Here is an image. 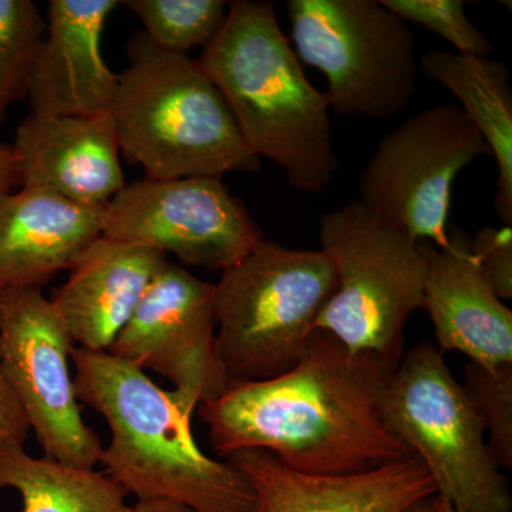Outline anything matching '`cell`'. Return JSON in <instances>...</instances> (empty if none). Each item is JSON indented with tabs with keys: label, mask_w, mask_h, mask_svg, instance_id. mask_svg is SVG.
Here are the masks:
<instances>
[{
	"label": "cell",
	"mask_w": 512,
	"mask_h": 512,
	"mask_svg": "<svg viewBox=\"0 0 512 512\" xmlns=\"http://www.w3.org/2000/svg\"><path fill=\"white\" fill-rule=\"evenodd\" d=\"M168 261L154 249L106 237L90 245L50 299L77 348L109 352Z\"/></svg>",
	"instance_id": "obj_17"
},
{
	"label": "cell",
	"mask_w": 512,
	"mask_h": 512,
	"mask_svg": "<svg viewBox=\"0 0 512 512\" xmlns=\"http://www.w3.org/2000/svg\"><path fill=\"white\" fill-rule=\"evenodd\" d=\"M12 148L20 187L99 207L126 187L110 111L94 116L30 113L20 123Z\"/></svg>",
	"instance_id": "obj_15"
},
{
	"label": "cell",
	"mask_w": 512,
	"mask_h": 512,
	"mask_svg": "<svg viewBox=\"0 0 512 512\" xmlns=\"http://www.w3.org/2000/svg\"><path fill=\"white\" fill-rule=\"evenodd\" d=\"M130 512H197L187 505L170 500H137Z\"/></svg>",
	"instance_id": "obj_28"
},
{
	"label": "cell",
	"mask_w": 512,
	"mask_h": 512,
	"mask_svg": "<svg viewBox=\"0 0 512 512\" xmlns=\"http://www.w3.org/2000/svg\"><path fill=\"white\" fill-rule=\"evenodd\" d=\"M104 210L20 187L0 197V289L40 288L103 237Z\"/></svg>",
	"instance_id": "obj_18"
},
{
	"label": "cell",
	"mask_w": 512,
	"mask_h": 512,
	"mask_svg": "<svg viewBox=\"0 0 512 512\" xmlns=\"http://www.w3.org/2000/svg\"><path fill=\"white\" fill-rule=\"evenodd\" d=\"M30 427L25 413L20 409L0 370V446L5 443H19L25 446Z\"/></svg>",
	"instance_id": "obj_26"
},
{
	"label": "cell",
	"mask_w": 512,
	"mask_h": 512,
	"mask_svg": "<svg viewBox=\"0 0 512 512\" xmlns=\"http://www.w3.org/2000/svg\"><path fill=\"white\" fill-rule=\"evenodd\" d=\"M383 416L429 471L437 497L458 512H512L510 484L481 421L433 343L421 342L402 357L384 393Z\"/></svg>",
	"instance_id": "obj_7"
},
{
	"label": "cell",
	"mask_w": 512,
	"mask_h": 512,
	"mask_svg": "<svg viewBox=\"0 0 512 512\" xmlns=\"http://www.w3.org/2000/svg\"><path fill=\"white\" fill-rule=\"evenodd\" d=\"M256 512V511H255Z\"/></svg>",
	"instance_id": "obj_31"
},
{
	"label": "cell",
	"mask_w": 512,
	"mask_h": 512,
	"mask_svg": "<svg viewBox=\"0 0 512 512\" xmlns=\"http://www.w3.org/2000/svg\"><path fill=\"white\" fill-rule=\"evenodd\" d=\"M103 237L221 272L265 239L221 178L204 177L126 185L106 205Z\"/></svg>",
	"instance_id": "obj_11"
},
{
	"label": "cell",
	"mask_w": 512,
	"mask_h": 512,
	"mask_svg": "<svg viewBox=\"0 0 512 512\" xmlns=\"http://www.w3.org/2000/svg\"><path fill=\"white\" fill-rule=\"evenodd\" d=\"M198 63L256 157L284 168L295 190L328 187L339 168L328 96L303 72L272 2L228 3L224 26Z\"/></svg>",
	"instance_id": "obj_2"
},
{
	"label": "cell",
	"mask_w": 512,
	"mask_h": 512,
	"mask_svg": "<svg viewBox=\"0 0 512 512\" xmlns=\"http://www.w3.org/2000/svg\"><path fill=\"white\" fill-rule=\"evenodd\" d=\"M419 69L457 97L484 137L498 168L495 212L504 225H512V87L507 66L490 57L431 50L420 56Z\"/></svg>",
	"instance_id": "obj_19"
},
{
	"label": "cell",
	"mask_w": 512,
	"mask_h": 512,
	"mask_svg": "<svg viewBox=\"0 0 512 512\" xmlns=\"http://www.w3.org/2000/svg\"><path fill=\"white\" fill-rule=\"evenodd\" d=\"M20 187L19 161L12 144H0V197Z\"/></svg>",
	"instance_id": "obj_27"
},
{
	"label": "cell",
	"mask_w": 512,
	"mask_h": 512,
	"mask_svg": "<svg viewBox=\"0 0 512 512\" xmlns=\"http://www.w3.org/2000/svg\"><path fill=\"white\" fill-rule=\"evenodd\" d=\"M109 353L170 380L171 397L190 416L232 386L215 345L214 284L171 261L148 285Z\"/></svg>",
	"instance_id": "obj_12"
},
{
	"label": "cell",
	"mask_w": 512,
	"mask_h": 512,
	"mask_svg": "<svg viewBox=\"0 0 512 512\" xmlns=\"http://www.w3.org/2000/svg\"><path fill=\"white\" fill-rule=\"evenodd\" d=\"M426 261L423 306L441 352L454 350L495 370L512 365V311L498 298L471 252V237L448 225L447 242L419 241Z\"/></svg>",
	"instance_id": "obj_13"
},
{
	"label": "cell",
	"mask_w": 512,
	"mask_h": 512,
	"mask_svg": "<svg viewBox=\"0 0 512 512\" xmlns=\"http://www.w3.org/2000/svg\"><path fill=\"white\" fill-rule=\"evenodd\" d=\"M46 22L32 0H0V127L10 104L28 97Z\"/></svg>",
	"instance_id": "obj_22"
},
{
	"label": "cell",
	"mask_w": 512,
	"mask_h": 512,
	"mask_svg": "<svg viewBox=\"0 0 512 512\" xmlns=\"http://www.w3.org/2000/svg\"><path fill=\"white\" fill-rule=\"evenodd\" d=\"M73 348L42 289H0V370L43 456L96 468L104 447L83 420L69 366Z\"/></svg>",
	"instance_id": "obj_10"
},
{
	"label": "cell",
	"mask_w": 512,
	"mask_h": 512,
	"mask_svg": "<svg viewBox=\"0 0 512 512\" xmlns=\"http://www.w3.org/2000/svg\"><path fill=\"white\" fill-rule=\"evenodd\" d=\"M77 400L103 416L109 446L104 473L137 500H170L197 512H255L251 485L208 457L192 436L190 414L146 372L109 352L74 346Z\"/></svg>",
	"instance_id": "obj_3"
},
{
	"label": "cell",
	"mask_w": 512,
	"mask_h": 512,
	"mask_svg": "<svg viewBox=\"0 0 512 512\" xmlns=\"http://www.w3.org/2000/svg\"><path fill=\"white\" fill-rule=\"evenodd\" d=\"M464 390L481 426L495 464L512 468V365L488 370L474 362L464 367Z\"/></svg>",
	"instance_id": "obj_23"
},
{
	"label": "cell",
	"mask_w": 512,
	"mask_h": 512,
	"mask_svg": "<svg viewBox=\"0 0 512 512\" xmlns=\"http://www.w3.org/2000/svg\"><path fill=\"white\" fill-rule=\"evenodd\" d=\"M406 512H440L439 505H437L436 497L427 498V500L420 501Z\"/></svg>",
	"instance_id": "obj_29"
},
{
	"label": "cell",
	"mask_w": 512,
	"mask_h": 512,
	"mask_svg": "<svg viewBox=\"0 0 512 512\" xmlns=\"http://www.w3.org/2000/svg\"><path fill=\"white\" fill-rule=\"evenodd\" d=\"M471 252L500 299L512 298V225L483 227L471 238Z\"/></svg>",
	"instance_id": "obj_25"
},
{
	"label": "cell",
	"mask_w": 512,
	"mask_h": 512,
	"mask_svg": "<svg viewBox=\"0 0 512 512\" xmlns=\"http://www.w3.org/2000/svg\"><path fill=\"white\" fill-rule=\"evenodd\" d=\"M227 461L251 485L256 512H406L437 495L416 456L346 476L298 473L262 450L239 451Z\"/></svg>",
	"instance_id": "obj_14"
},
{
	"label": "cell",
	"mask_w": 512,
	"mask_h": 512,
	"mask_svg": "<svg viewBox=\"0 0 512 512\" xmlns=\"http://www.w3.org/2000/svg\"><path fill=\"white\" fill-rule=\"evenodd\" d=\"M338 288L323 251L264 241L214 284L215 345L232 384L274 379L301 360Z\"/></svg>",
	"instance_id": "obj_5"
},
{
	"label": "cell",
	"mask_w": 512,
	"mask_h": 512,
	"mask_svg": "<svg viewBox=\"0 0 512 512\" xmlns=\"http://www.w3.org/2000/svg\"><path fill=\"white\" fill-rule=\"evenodd\" d=\"M123 5L141 20L154 46L178 55L210 45L228 13L222 0H127Z\"/></svg>",
	"instance_id": "obj_21"
},
{
	"label": "cell",
	"mask_w": 512,
	"mask_h": 512,
	"mask_svg": "<svg viewBox=\"0 0 512 512\" xmlns=\"http://www.w3.org/2000/svg\"><path fill=\"white\" fill-rule=\"evenodd\" d=\"M380 3L403 22L417 23L443 37L460 55H493V43L468 19L466 3L461 0H380Z\"/></svg>",
	"instance_id": "obj_24"
},
{
	"label": "cell",
	"mask_w": 512,
	"mask_h": 512,
	"mask_svg": "<svg viewBox=\"0 0 512 512\" xmlns=\"http://www.w3.org/2000/svg\"><path fill=\"white\" fill-rule=\"evenodd\" d=\"M116 0H50L46 33L28 99L42 116H94L110 110L119 74L101 55Z\"/></svg>",
	"instance_id": "obj_16"
},
{
	"label": "cell",
	"mask_w": 512,
	"mask_h": 512,
	"mask_svg": "<svg viewBox=\"0 0 512 512\" xmlns=\"http://www.w3.org/2000/svg\"><path fill=\"white\" fill-rule=\"evenodd\" d=\"M296 56L325 74L330 109L390 119L419 84L412 30L377 0H288Z\"/></svg>",
	"instance_id": "obj_8"
},
{
	"label": "cell",
	"mask_w": 512,
	"mask_h": 512,
	"mask_svg": "<svg viewBox=\"0 0 512 512\" xmlns=\"http://www.w3.org/2000/svg\"><path fill=\"white\" fill-rule=\"evenodd\" d=\"M396 367L315 329L285 375L232 384L198 410L221 457L262 450L298 473H363L414 457L384 421Z\"/></svg>",
	"instance_id": "obj_1"
},
{
	"label": "cell",
	"mask_w": 512,
	"mask_h": 512,
	"mask_svg": "<svg viewBox=\"0 0 512 512\" xmlns=\"http://www.w3.org/2000/svg\"><path fill=\"white\" fill-rule=\"evenodd\" d=\"M110 116L121 153L147 180L221 178L261 165L227 101L198 60L154 46L143 32L128 43Z\"/></svg>",
	"instance_id": "obj_4"
},
{
	"label": "cell",
	"mask_w": 512,
	"mask_h": 512,
	"mask_svg": "<svg viewBox=\"0 0 512 512\" xmlns=\"http://www.w3.org/2000/svg\"><path fill=\"white\" fill-rule=\"evenodd\" d=\"M319 239L320 251L335 266L338 288L316 329L352 352L399 365L407 322L423 306L426 261L419 241L359 200L323 215Z\"/></svg>",
	"instance_id": "obj_6"
},
{
	"label": "cell",
	"mask_w": 512,
	"mask_h": 512,
	"mask_svg": "<svg viewBox=\"0 0 512 512\" xmlns=\"http://www.w3.org/2000/svg\"><path fill=\"white\" fill-rule=\"evenodd\" d=\"M437 505H439L440 512H458L448 501L443 498L437 497Z\"/></svg>",
	"instance_id": "obj_30"
},
{
	"label": "cell",
	"mask_w": 512,
	"mask_h": 512,
	"mask_svg": "<svg viewBox=\"0 0 512 512\" xmlns=\"http://www.w3.org/2000/svg\"><path fill=\"white\" fill-rule=\"evenodd\" d=\"M485 156L490 148L460 106L429 107L380 141L360 177L359 201L416 241L444 247L454 181Z\"/></svg>",
	"instance_id": "obj_9"
},
{
	"label": "cell",
	"mask_w": 512,
	"mask_h": 512,
	"mask_svg": "<svg viewBox=\"0 0 512 512\" xmlns=\"http://www.w3.org/2000/svg\"><path fill=\"white\" fill-rule=\"evenodd\" d=\"M0 488L22 498V512H130L127 491L104 471L30 456L25 446H0Z\"/></svg>",
	"instance_id": "obj_20"
}]
</instances>
